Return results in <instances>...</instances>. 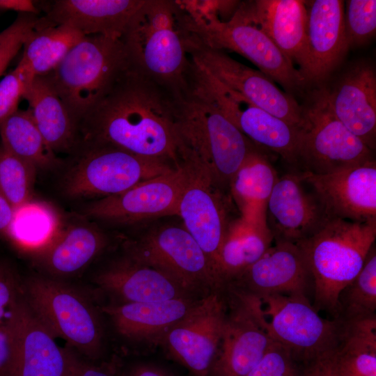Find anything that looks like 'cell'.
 Returning <instances> with one entry per match:
<instances>
[{
    "mask_svg": "<svg viewBox=\"0 0 376 376\" xmlns=\"http://www.w3.org/2000/svg\"><path fill=\"white\" fill-rule=\"evenodd\" d=\"M173 95L131 65L79 120L82 146L109 145L179 164Z\"/></svg>",
    "mask_w": 376,
    "mask_h": 376,
    "instance_id": "1",
    "label": "cell"
},
{
    "mask_svg": "<svg viewBox=\"0 0 376 376\" xmlns=\"http://www.w3.org/2000/svg\"><path fill=\"white\" fill-rule=\"evenodd\" d=\"M121 40L133 68L171 94L187 89L191 61L177 1L144 0Z\"/></svg>",
    "mask_w": 376,
    "mask_h": 376,
    "instance_id": "2",
    "label": "cell"
},
{
    "mask_svg": "<svg viewBox=\"0 0 376 376\" xmlns=\"http://www.w3.org/2000/svg\"><path fill=\"white\" fill-rule=\"evenodd\" d=\"M178 154L199 163L226 191L256 145L221 112L187 88L172 94Z\"/></svg>",
    "mask_w": 376,
    "mask_h": 376,
    "instance_id": "3",
    "label": "cell"
},
{
    "mask_svg": "<svg viewBox=\"0 0 376 376\" xmlns=\"http://www.w3.org/2000/svg\"><path fill=\"white\" fill-rule=\"evenodd\" d=\"M187 33L205 45L230 50L245 57L288 93L300 91L306 82L299 70L257 25L237 10L221 19L208 1H177Z\"/></svg>",
    "mask_w": 376,
    "mask_h": 376,
    "instance_id": "4",
    "label": "cell"
},
{
    "mask_svg": "<svg viewBox=\"0 0 376 376\" xmlns=\"http://www.w3.org/2000/svg\"><path fill=\"white\" fill-rule=\"evenodd\" d=\"M375 238L376 221L332 219L315 235L297 244L312 276L317 311L338 319L339 295L362 268Z\"/></svg>",
    "mask_w": 376,
    "mask_h": 376,
    "instance_id": "5",
    "label": "cell"
},
{
    "mask_svg": "<svg viewBox=\"0 0 376 376\" xmlns=\"http://www.w3.org/2000/svg\"><path fill=\"white\" fill-rule=\"evenodd\" d=\"M130 67L121 39L93 35L45 76L79 123Z\"/></svg>",
    "mask_w": 376,
    "mask_h": 376,
    "instance_id": "6",
    "label": "cell"
},
{
    "mask_svg": "<svg viewBox=\"0 0 376 376\" xmlns=\"http://www.w3.org/2000/svg\"><path fill=\"white\" fill-rule=\"evenodd\" d=\"M23 297L39 320L54 336L89 359L103 347V327L97 308L62 280L35 275L22 281Z\"/></svg>",
    "mask_w": 376,
    "mask_h": 376,
    "instance_id": "7",
    "label": "cell"
},
{
    "mask_svg": "<svg viewBox=\"0 0 376 376\" xmlns=\"http://www.w3.org/2000/svg\"><path fill=\"white\" fill-rule=\"evenodd\" d=\"M75 159L63 181L64 192L75 198L116 195L178 166L109 145L84 146Z\"/></svg>",
    "mask_w": 376,
    "mask_h": 376,
    "instance_id": "8",
    "label": "cell"
},
{
    "mask_svg": "<svg viewBox=\"0 0 376 376\" xmlns=\"http://www.w3.org/2000/svg\"><path fill=\"white\" fill-rule=\"evenodd\" d=\"M302 108L299 171L328 174L375 161L373 150L335 116L324 88L313 91Z\"/></svg>",
    "mask_w": 376,
    "mask_h": 376,
    "instance_id": "9",
    "label": "cell"
},
{
    "mask_svg": "<svg viewBox=\"0 0 376 376\" xmlns=\"http://www.w3.org/2000/svg\"><path fill=\"white\" fill-rule=\"evenodd\" d=\"M187 89L221 112L256 146L290 157L298 143L297 127L229 88L190 58Z\"/></svg>",
    "mask_w": 376,
    "mask_h": 376,
    "instance_id": "10",
    "label": "cell"
},
{
    "mask_svg": "<svg viewBox=\"0 0 376 376\" xmlns=\"http://www.w3.org/2000/svg\"><path fill=\"white\" fill-rule=\"evenodd\" d=\"M126 256L166 273L192 292L222 290L214 267L184 226L153 228L125 245Z\"/></svg>",
    "mask_w": 376,
    "mask_h": 376,
    "instance_id": "11",
    "label": "cell"
},
{
    "mask_svg": "<svg viewBox=\"0 0 376 376\" xmlns=\"http://www.w3.org/2000/svg\"><path fill=\"white\" fill-rule=\"evenodd\" d=\"M227 313L217 354L209 376H246L273 342L260 299L226 286Z\"/></svg>",
    "mask_w": 376,
    "mask_h": 376,
    "instance_id": "12",
    "label": "cell"
},
{
    "mask_svg": "<svg viewBox=\"0 0 376 376\" xmlns=\"http://www.w3.org/2000/svg\"><path fill=\"white\" fill-rule=\"evenodd\" d=\"M179 162L186 167L187 175L177 215L209 258L215 271L221 244L230 224L237 219L232 217L234 202L230 194L221 189L207 171L194 159L180 155Z\"/></svg>",
    "mask_w": 376,
    "mask_h": 376,
    "instance_id": "13",
    "label": "cell"
},
{
    "mask_svg": "<svg viewBox=\"0 0 376 376\" xmlns=\"http://www.w3.org/2000/svg\"><path fill=\"white\" fill-rule=\"evenodd\" d=\"M259 298L272 339L299 361L308 362L336 347L340 321L321 317L308 299L285 295Z\"/></svg>",
    "mask_w": 376,
    "mask_h": 376,
    "instance_id": "14",
    "label": "cell"
},
{
    "mask_svg": "<svg viewBox=\"0 0 376 376\" xmlns=\"http://www.w3.org/2000/svg\"><path fill=\"white\" fill-rule=\"evenodd\" d=\"M185 47L189 58L223 84L273 116L302 129L305 123L302 106L260 71L234 60L224 51L205 45L187 33Z\"/></svg>",
    "mask_w": 376,
    "mask_h": 376,
    "instance_id": "15",
    "label": "cell"
},
{
    "mask_svg": "<svg viewBox=\"0 0 376 376\" xmlns=\"http://www.w3.org/2000/svg\"><path fill=\"white\" fill-rule=\"evenodd\" d=\"M222 290L210 292L162 337L170 355L196 376H209L227 313Z\"/></svg>",
    "mask_w": 376,
    "mask_h": 376,
    "instance_id": "16",
    "label": "cell"
},
{
    "mask_svg": "<svg viewBox=\"0 0 376 376\" xmlns=\"http://www.w3.org/2000/svg\"><path fill=\"white\" fill-rule=\"evenodd\" d=\"M187 175L186 167L179 162L169 173L93 202L86 207L85 212L95 219L119 224L177 215Z\"/></svg>",
    "mask_w": 376,
    "mask_h": 376,
    "instance_id": "17",
    "label": "cell"
},
{
    "mask_svg": "<svg viewBox=\"0 0 376 376\" xmlns=\"http://www.w3.org/2000/svg\"><path fill=\"white\" fill-rule=\"evenodd\" d=\"M329 220L298 171L278 178L265 209V223L274 242L299 244L315 235Z\"/></svg>",
    "mask_w": 376,
    "mask_h": 376,
    "instance_id": "18",
    "label": "cell"
},
{
    "mask_svg": "<svg viewBox=\"0 0 376 376\" xmlns=\"http://www.w3.org/2000/svg\"><path fill=\"white\" fill-rule=\"evenodd\" d=\"M297 171L329 219L376 221L375 160L328 174Z\"/></svg>",
    "mask_w": 376,
    "mask_h": 376,
    "instance_id": "19",
    "label": "cell"
},
{
    "mask_svg": "<svg viewBox=\"0 0 376 376\" xmlns=\"http://www.w3.org/2000/svg\"><path fill=\"white\" fill-rule=\"evenodd\" d=\"M227 285L259 297L285 295L308 299L313 280L299 246L293 243L276 242Z\"/></svg>",
    "mask_w": 376,
    "mask_h": 376,
    "instance_id": "20",
    "label": "cell"
},
{
    "mask_svg": "<svg viewBox=\"0 0 376 376\" xmlns=\"http://www.w3.org/2000/svg\"><path fill=\"white\" fill-rule=\"evenodd\" d=\"M305 51L299 72L306 84L323 81L338 66L348 47L344 27L345 1H306Z\"/></svg>",
    "mask_w": 376,
    "mask_h": 376,
    "instance_id": "21",
    "label": "cell"
},
{
    "mask_svg": "<svg viewBox=\"0 0 376 376\" xmlns=\"http://www.w3.org/2000/svg\"><path fill=\"white\" fill-rule=\"evenodd\" d=\"M335 116L369 148L375 149L376 72L371 63L350 66L331 88H324Z\"/></svg>",
    "mask_w": 376,
    "mask_h": 376,
    "instance_id": "22",
    "label": "cell"
},
{
    "mask_svg": "<svg viewBox=\"0 0 376 376\" xmlns=\"http://www.w3.org/2000/svg\"><path fill=\"white\" fill-rule=\"evenodd\" d=\"M95 281L118 304L193 297L194 293L162 270L127 256L100 272Z\"/></svg>",
    "mask_w": 376,
    "mask_h": 376,
    "instance_id": "23",
    "label": "cell"
},
{
    "mask_svg": "<svg viewBox=\"0 0 376 376\" xmlns=\"http://www.w3.org/2000/svg\"><path fill=\"white\" fill-rule=\"evenodd\" d=\"M14 318L17 338L15 376H68L73 350L58 345L23 295L15 307Z\"/></svg>",
    "mask_w": 376,
    "mask_h": 376,
    "instance_id": "24",
    "label": "cell"
},
{
    "mask_svg": "<svg viewBox=\"0 0 376 376\" xmlns=\"http://www.w3.org/2000/svg\"><path fill=\"white\" fill-rule=\"evenodd\" d=\"M144 0H56L44 17L54 24L69 26L84 36L121 39Z\"/></svg>",
    "mask_w": 376,
    "mask_h": 376,
    "instance_id": "25",
    "label": "cell"
},
{
    "mask_svg": "<svg viewBox=\"0 0 376 376\" xmlns=\"http://www.w3.org/2000/svg\"><path fill=\"white\" fill-rule=\"evenodd\" d=\"M306 1L255 0L237 10L257 25L281 52L300 67L304 55L308 12Z\"/></svg>",
    "mask_w": 376,
    "mask_h": 376,
    "instance_id": "26",
    "label": "cell"
},
{
    "mask_svg": "<svg viewBox=\"0 0 376 376\" xmlns=\"http://www.w3.org/2000/svg\"><path fill=\"white\" fill-rule=\"evenodd\" d=\"M107 239L97 228L76 224L61 226L43 246L31 253L46 276L62 280L79 272L105 247Z\"/></svg>",
    "mask_w": 376,
    "mask_h": 376,
    "instance_id": "27",
    "label": "cell"
},
{
    "mask_svg": "<svg viewBox=\"0 0 376 376\" xmlns=\"http://www.w3.org/2000/svg\"><path fill=\"white\" fill-rule=\"evenodd\" d=\"M23 98L49 148L56 154L75 155L82 146L79 123L46 76L34 77Z\"/></svg>",
    "mask_w": 376,
    "mask_h": 376,
    "instance_id": "28",
    "label": "cell"
},
{
    "mask_svg": "<svg viewBox=\"0 0 376 376\" xmlns=\"http://www.w3.org/2000/svg\"><path fill=\"white\" fill-rule=\"evenodd\" d=\"M198 299L193 297L164 301L116 304L104 306L117 332L134 340L161 339Z\"/></svg>",
    "mask_w": 376,
    "mask_h": 376,
    "instance_id": "29",
    "label": "cell"
},
{
    "mask_svg": "<svg viewBox=\"0 0 376 376\" xmlns=\"http://www.w3.org/2000/svg\"><path fill=\"white\" fill-rule=\"evenodd\" d=\"M266 225L238 217L230 224L219 252L215 271L222 290L256 262L273 244Z\"/></svg>",
    "mask_w": 376,
    "mask_h": 376,
    "instance_id": "30",
    "label": "cell"
},
{
    "mask_svg": "<svg viewBox=\"0 0 376 376\" xmlns=\"http://www.w3.org/2000/svg\"><path fill=\"white\" fill-rule=\"evenodd\" d=\"M278 178L265 155L256 148L249 153L229 185V194L241 218L266 225V204Z\"/></svg>",
    "mask_w": 376,
    "mask_h": 376,
    "instance_id": "31",
    "label": "cell"
},
{
    "mask_svg": "<svg viewBox=\"0 0 376 376\" xmlns=\"http://www.w3.org/2000/svg\"><path fill=\"white\" fill-rule=\"evenodd\" d=\"M340 322L335 348L338 376H376V315Z\"/></svg>",
    "mask_w": 376,
    "mask_h": 376,
    "instance_id": "32",
    "label": "cell"
},
{
    "mask_svg": "<svg viewBox=\"0 0 376 376\" xmlns=\"http://www.w3.org/2000/svg\"><path fill=\"white\" fill-rule=\"evenodd\" d=\"M0 145L37 169H54L61 160L46 143L31 112L18 109L0 125Z\"/></svg>",
    "mask_w": 376,
    "mask_h": 376,
    "instance_id": "33",
    "label": "cell"
},
{
    "mask_svg": "<svg viewBox=\"0 0 376 376\" xmlns=\"http://www.w3.org/2000/svg\"><path fill=\"white\" fill-rule=\"evenodd\" d=\"M84 37L69 26L54 24L47 20L24 43L21 59L29 65L34 77L47 75Z\"/></svg>",
    "mask_w": 376,
    "mask_h": 376,
    "instance_id": "34",
    "label": "cell"
},
{
    "mask_svg": "<svg viewBox=\"0 0 376 376\" xmlns=\"http://www.w3.org/2000/svg\"><path fill=\"white\" fill-rule=\"evenodd\" d=\"M61 227L59 216L51 205L31 199L14 209L6 236L32 253L46 244Z\"/></svg>",
    "mask_w": 376,
    "mask_h": 376,
    "instance_id": "35",
    "label": "cell"
},
{
    "mask_svg": "<svg viewBox=\"0 0 376 376\" xmlns=\"http://www.w3.org/2000/svg\"><path fill=\"white\" fill-rule=\"evenodd\" d=\"M340 321L375 315L376 249L369 250L363 265L355 278L342 290L338 297Z\"/></svg>",
    "mask_w": 376,
    "mask_h": 376,
    "instance_id": "36",
    "label": "cell"
},
{
    "mask_svg": "<svg viewBox=\"0 0 376 376\" xmlns=\"http://www.w3.org/2000/svg\"><path fill=\"white\" fill-rule=\"evenodd\" d=\"M37 170L0 145V194L14 209L31 199Z\"/></svg>",
    "mask_w": 376,
    "mask_h": 376,
    "instance_id": "37",
    "label": "cell"
},
{
    "mask_svg": "<svg viewBox=\"0 0 376 376\" xmlns=\"http://www.w3.org/2000/svg\"><path fill=\"white\" fill-rule=\"evenodd\" d=\"M344 14L346 44L348 47L368 42L376 30V1L349 0Z\"/></svg>",
    "mask_w": 376,
    "mask_h": 376,
    "instance_id": "38",
    "label": "cell"
},
{
    "mask_svg": "<svg viewBox=\"0 0 376 376\" xmlns=\"http://www.w3.org/2000/svg\"><path fill=\"white\" fill-rule=\"evenodd\" d=\"M45 22L36 14L20 13L15 21L0 32V76L15 56L29 35Z\"/></svg>",
    "mask_w": 376,
    "mask_h": 376,
    "instance_id": "39",
    "label": "cell"
},
{
    "mask_svg": "<svg viewBox=\"0 0 376 376\" xmlns=\"http://www.w3.org/2000/svg\"><path fill=\"white\" fill-rule=\"evenodd\" d=\"M34 75L21 59L16 68L0 81V125L18 110V104Z\"/></svg>",
    "mask_w": 376,
    "mask_h": 376,
    "instance_id": "40",
    "label": "cell"
},
{
    "mask_svg": "<svg viewBox=\"0 0 376 376\" xmlns=\"http://www.w3.org/2000/svg\"><path fill=\"white\" fill-rule=\"evenodd\" d=\"M297 361L287 348L273 340L263 357L246 376H301Z\"/></svg>",
    "mask_w": 376,
    "mask_h": 376,
    "instance_id": "41",
    "label": "cell"
},
{
    "mask_svg": "<svg viewBox=\"0 0 376 376\" xmlns=\"http://www.w3.org/2000/svg\"><path fill=\"white\" fill-rule=\"evenodd\" d=\"M23 295L22 281L13 267L0 262V327L6 324Z\"/></svg>",
    "mask_w": 376,
    "mask_h": 376,
    "instance_id": "42",
    "label": "cell"
},
{
    "mask_svg": "<svg viewBox=\"0 0 376 376\" xmlns=\"http://www.w3.org/2000/svg\"><path fill=\"white\" fill-rule=\"evenodd\" d=\"M14 309L9 322L0 327V376H15L17 338Z\"/></svg>",
    "mask_w": 376,
    "mask_h": 376,
    "instance_id": "43",
    "label": "cell"
},
{
    "mask_svg": "<svg viewBox=\"0 0 376 376\" xmlns=\"http://www.w3.org/2000/svg\"><path fill=\"white\" fill-rule=\"evenodd\" d=\"M119 373L116 361L93 364L81 358L77 352L73 350L68 376H118Z\"/></svg>",
    "mask_w": 376,
    "mask_h": 376,
    "instance_id": "44",
    "label": "cell"
},
{
    "mask_svg": "<svg viewBox=\"0 0 376 376\" xmlns=\"http://www.w3.org/2000/svg\"><path fill=\"white\" fill-rule=\"evenodd\" d=\"M335 348L308 361L301 376H338L335 361Z\"/></svg>",
    "mask_w": 376,
    "mask_h": 376,
    "instance_id": "45",
    "label": "cell"
},
{
    "mask_svg": "<svg viewBox=\"0 0 376 376\" xmlns=\"http://www.w3.org/2000/svg\"><path fill=\"white\" fill-rule=\"evenodd\" d=\"M14 208L0 194V237L6 235L10 225Z\"/></svg>",
    "mask_w": 376,
    "mask_h": 376,
    "instance_id": "46",
    "label": "cell"
},
{
    "mask_svg": "<svg viewBox=\"0 0 376 376\" xmlns=\"http://www.w3.org/2000/svg\"><path fill=\"white\" fill-rule=\"evenodd\" d=\"M121 376H171L164 370L148 364L136 365Z\"/></svg>",
    "mask_w": 376,
    "mask_h": 376,
    "instance_id": "47",
    "label": "cell"
},
{
    "mask_svg": "<svg viewBox=\"0 0 376 376\" xmlns=\"http://www.w3.org/2000/svg\"><path fill=\"white\" fill-rule=\"evenodd\" d=\"M0 8L17 10L20 13L36 15L38 12L33 1L28 0H0Z\"/></svg>",
    "mask_w": 376,
    "mask_h": 376,
    "instance_id": "48",
    "label": "cell"
},
{
    "mask_svg": "<svg viewBox=\"0 0 376 376\" xmlns=\"http://www.w3.org/2000/svg\"><path fill=\"white\" fill-rule=\"evenodd\" d=\"M118 376H121V374H120V373H119Z\"/></svg>",
    "mask_w": 376,
    "mask_h": 376,
    "instance_id": "49",
    "label": "cell"
}]
</instances>
